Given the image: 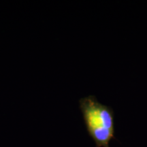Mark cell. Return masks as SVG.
<instances>
[{
    "instance_id": "1",
    "label": "cell",
    "mask_w": 147,
    "mask_h": 147,
    "mask_svg": "<svg viewBox=\"0 0 147 147\" xmlns=\"http://www.w3.org/2000/svg\"><path fill=\"white\" fill-rule=\"evenodd\" d=\"M79 106L87 133L96 147H110V141L116 138L113 108L99 102L94 95L80 99Z\"/></svg>"
}]
</instances>
